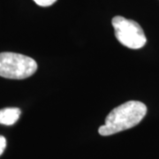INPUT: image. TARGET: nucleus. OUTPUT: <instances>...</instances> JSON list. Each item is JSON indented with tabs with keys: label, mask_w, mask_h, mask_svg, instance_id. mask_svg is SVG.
Wrapping results in <instances>:
<instances>
[{
	"label": "nucleus",
	"mask_w": 159,
	"mask_h": 159,
	"mask_svg": "<svg viewBox=\"0 0 159 159\" xmlns=\"http://www.w3.org/2000/svg\"><path fill=\"white\" fill-rule=\"evenodd\" d=\"M147 113V107L139 101H128L113 109L101 125L98 133L102 136H109L137 125Z\"/></svg>",
	"instance_id": "f257e3e1"
},
{
	"label": "nucleus",
	"mask_w": 159,
	"mask_h": 159,
	"mask_svg": "<svg viewBox=\"0 0 159 159\" xmlns=\"http://www.w3.org/2000/svg\"><path fill=\"white\" fill-rule=\"evenodd\" d=\"M37 64L32 57L14 52L0 53V76L6 79L23 80L32 76Z\"/></svg>",
	"instance_id": "f03ea898"
},
{
	"label": "nucleus",
	"mask_w": 159,
	"mask_h": 159,
	"mask_svg": "<svg viewBox=\"0 0 159 159\" xmlns=\"http://www.w3.org/2000/svg\"><path fill=\"white\" fill-rule=\"evenodd\" d=\"M111 24L115 30V36L122 45L129 49L138 50L146 44V35L136 21L122 16H115Z\"/></svg>",
	"instance_id": "7ed1b4c3"
},
{
	"label": "nucleus",
	"mask_w": 159,
	"mask_h": 159,
	"mask_svg": "<svg viewBox=\"0 0 159 159\" xmlns=\"http://www.w3.org/2000/svg\"><path fill=\"white\" fill-rule=\"evenodd\" d=\"M20 116V110L15 107L0 110V124L11 125L16 123Z\"/></svg>",
	"instance_id": "20e7f679"
},
{
	"label": "nucleus",
	"mask_w": 159,
	"mask_h": 159,
	"mask_svg": "<svg viewBox=\"0 0 159 159\" xmlns=\"http://www.w3.org/2000/svg\"><path fill=\"white\" fill-rule=\"evenodd\" d=\"M34 3L36 5L43 7H47V6H52L54 3L57 2V0H34Z\"/></svg>",
	"instance_id": "39448f33"
},
{
	"label": "nucleus",
	"mask_w": 159,
	"mask_h": 159,
	"mask_svg": "<svg viewBox=\"0 0 159 159\" xmlns=\"http://www.w3.org/2000/svg\"><path fill=\"white\" fill-rule=\"evenodd\" d=\"M6 148V139L4 136L0 135V156L4 153Z\"/></svg>",
	"instance_id": "423d86ee"
}]
</instances>
